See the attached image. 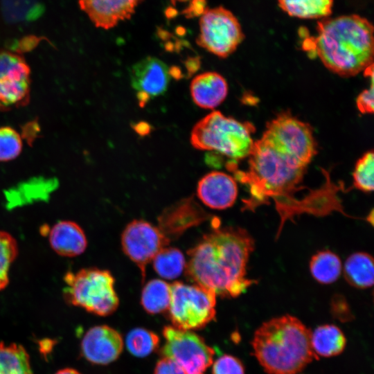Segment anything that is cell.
I'll return each instance as SVG.
<instances>
[{"mask_svg":"<svg viewBox=\"0 0 374 374\" xmlns=\"http://www.w3.org/2000/svg\"><path fill=\"white\" fill-rule=\"evenodd\" d=\"M310 270L317 281L321 284H330L339 277L341 262L339 256L331 251H321L312 257Z\"/></svg>","mask_w":374,"mask_h":374,"instance_id":"cell-23","label":"cell"},{"mask_svg":"<svg viewBox=\"0 0 374 374\" xmlns=\"http://www.w3.org/2000/svg\"><path fill=\"white\" fill-rule=\"evenodd\" d=\"M164 13L168 19H172L177 16L178 11L175 7L170 6L165 10Z\"/></svg>","mask_w":374,"mask_h":374,"instance_id":"cell-33","label":"cell"},{"mask_svg":"<svg viewBox=\"0 0 374 374\" xmlns=\"http://www.w3.org/2000/svg\"><path fill=\"white\" fill-rule=\"evenodd\" d=\"M30 70L19 54L0 50V109L25 105L29 100Z\"/></svg>","mask_w":374,"mask_h":374,"instance_id":"cell-11","label":"cell"},{"mask_svg":"<svg viewBox=\"0 0 374 374\" xmlns=\"http://www.w3.org/2000/svg\"><path fill=\"white\" fill-rule=\"evenodd\" d=\"M302 46L342 77L355 75L373 64V27L357 15L323 19L317 22V35H307Z\"/></svg>","mask_w":374,"mask_h":374,"instance_id":"cell-3","label":"cell"},{"mask_svg":"<svg viewBox=\"0 0 374 374\" xmlns=\"http://www.w3.org/2000/svg\"><path fill=\"white\" fill-rule=\"evenodd\" d=\"M280 8L292 17L317 19L329 16L333 0H278Z\"/></svg>","mask_w":374,"mask_h":374,"instance_id":"cell-20","label":"cell"},{"mask_svg":"<svg viewBox=\"0 0 374 374\" xmlns=\"http://www.w3.org/2000/svg\"><path fill=\"white\" fill-rule=\"evenodd\" d=\"M373 151L366 152L357 161L353 173V186L357 189L369 193L373 190Z\"/></svg>","mask_w":374,"mask_h":374,"instance_id":"cell-27","label":"cell"},{"mask_svg":"<svg viewBox=\"0 0 374 374\" xmlns=\"http://www.w3.org/2000/svg\"><path fill=\"white\" fill-rule=\"evenodd\" d=\"M199 25L197 44L219 57L232 54L244 37L236 17L222 6L208 8Z\"/></svg>","mask_w":374,"mask_h":374,"instance_id":"cell-8","label":"cell"},{"mask_svg":"<svg viewBox=\"0 0 374 374\" xmlns=\"http://www.w3.org/2000/svg\"><path fill=\"white\" fill-rule=\"evenodd\" d=\"M159 337L154 332L137 328L128 332L125 345L129 352L137 357H145L159 346Z\"/></svg>","mask_w":374,"mask_h":374,"instance_id":"cell-25","label":"cell"},{"mask_svg":"<svg viewBox=\"0 0 374 374\" xmlns=\"http://www.w3.org/2000/svg\"><path fill=\"white\" fill-rule=\"evenodd\" d=\"M311 332L293 316L274 318L256 331L253 355L269 374H297L317 357L312 348Z\"/></svg>","mask_w":374,"mask_h":374,"instance_id":"cell-4","label":"cell"},{"mask_svg":"<svg viewBox=\"0 0 374 374\" xmlns=\"http://www.w3.org/2000/svg\"><path fill=\"white\" fill-rule=\"evenodd\" d=\"M163 335L162 355L176 362L184 374H204L213 364V348L193 331L168 326L163 328Z\"/></svg>","mask_w":374,"mask_h":374,"instance_id":"cell-9","label":"cell"},{"mask_svg":"<svg viewBox=\"0 0 374 374\" xmlns=\"http://www.w3.org/2000/svg\"><path fill=\"white\" fill-rule=\"evenodd\" d=\"M188 1H189V0H170V2L175 6L177 2L184 3V2H186Z\"/></svg>","mask_w":374,"mask_h":374,"instance_id":"cell-35","label":"cell"},{"mask_svg":"<svg viewBox=\"0 0 374 374\" xmlns=\"http://www.w3.org/2000/svg\"><path fill=\"white\" fill-rule=\"evenodd\" d=\"M246 171L233 170L235 177L249 189L244 208L253 211L274 201L280 215V233L284 222L303 213L317 215L308 203L296 197L310 163L277 140L262 134L254 141Z\"/></svg>","mask_w":374,"mask_h":374,"instance_id":"cell-1","label":"cell"},{"mask_svg":"<svg viewBox=\"0 0 374 374\" xmlns=\"http://www.w3.org/2000/svg\"><path fill=\"white\" fill-rule=\"evenodd\" d=\"M55 374H81L77 370L71 368H66L58 371Z\"/></svg>","mask_w":374,"mask_h":374,"instance_id":"cell-34","label":"cell"},{"mask_svg":"<svg viewBox=\"0 0 374 374\" xmlns=\"http://www.w3.org/2000/svg\"><path fill=\"white\" fill-rule=\"evenodd\" d=\"M346 280L352 286L365 289L373 285V257L365 252H356L346 259L344 266Z\"/></svg>","mask_w":374,"mask_h":374,"instance_id":"cell-18","label":"cell"},{"mask_svg":"<svg viewBox=\"0 0 374 374\" xmlns=\"http://www.w3.org/2000/svg\"><path fill=\"white\" fill-rule=\"evenodd\" d=\"M16 240L9 233L0 231V290L9 283V270L18 254Z\"/></svg>","mask_w":374,"mask_h":374,"instance_id":"cell-26","label":"cell"},{"mask_svg":"<svg viewBox=\"0 0 374 374\" xmlns=\"http://www.w3.org/2000/svg\"><path fill=\"white\" fill-rule=\"evenodd\" d=\"M123 339L115 329L106 326L91 328L81 341V351L89 362L105 365L115 361L122 353Z\"/></svg>","mask_w":374,"mask_h":374,"instance_id":"cell-13","label":"cell"},{"mask_svg":"<svg viewBox=\"0 0 374 374\" xmlns=\"http://www.w3.org/2000/svg\"><path fill=\"white\" fill-rule=\"evenodd\" d=\"M254 240L240 227L213 226L188 252L186 276L221 297H236L256 281L247 278Z\"/></svg>","mask_w":374,"mask_h":374,"instance_id":"cell-2","label":"cell"},{"mask_svg":"<svg viewBox=\"0 0 374 374\" xmlns=\"http://www.w3.org/2000/svg\"><path fill=\"white\" fill-rule=\"evenodd\" d=\"M64 282L63 296L69 305L99 316H108L118 307L115 279L108 270L90 267L69 271Z\"/></svg>","mask_w":374,"mask_h":374,"instance_id":"cell-6","label":"cell"},{"mask_svg":"<svg viewBox=\"0 0 374 374\" xmlns=\"http://www.w3.org/2000/svg\"><path fill=\"white\" fill-rule=\"evenodd\" d=\"M0 374H33L29 355L21 345L0 342Z\"/></svg>","mask_w":374,"mask_h":374,"instance_id":"cell-22","label":"cell"},{"mask_svg":"<svg viewBox=\"0 0 374 374\" xmlns=\"http://www.w3.org/2000/svg\"><path fill=\"white\" fill-rule=\"evenodd\" d=\"M19 134L8 126L0 127V161H9L17 158L22 150Z\"/></svg>","mask_w":374,"mask_h":374,"instance_id":"cell-28","label":"cell"},{"mask_svg":"<svg viewBox=\"0 0 374 374\" xmlns=\"http://www.w3.org/2000/svg\"><path fill=\"white\" fill-rule=\"evenodd\" d=\"M197 195L208 207L223 210L235 203L238 186L235 179L220 171H212L198 181Z\"/></svg>","mask_w":374,"mask_h":374,"instance_id":"cell-15","label":"cell"},{"mask_svg":"<svg viewBox=\"0 0 374 374\" xmlns=\"http://www.w3.org/2000/svg\"><path fill=\"white\" fill-rule=\"evenodd\" d=\"M213 364V374H244L242 362L229 355L219 357Z\"/></svg>","mask_w":374,"mask_h":374,"instance_id":"cell-29","label":"cell"},{"mask_svg":"<svg viewBox=\"0 0 374 374\" xmlns=\"http://www.w3.org/2000/svg\"><path fill=\"white\" fill-rule=\"evenodd\" d=\"M254 126L213 111L199 121L190 134L192 146L199 150L213 151L232 159L248 157L253 145Z\"/></svg>","mask_w":374,"mask_h":374,"instance_id":"cell-5","label":"cell"},{"mask_svg":"<svg viewBox=\"0 0 374 374\" xmlns=\"http://www.w3.org/2000/svg\"><path fill=\"white\" fill-rule=\"evenodd\" d=\"M154 374H184V373L172 359L163 356L157 363Z\"/></svg>","mask_w":374,"mask_h":374,"instance_id":"cell-31","label":"cell"},{"mask_svg":"<svg viewBox=\"0 0 374 374\" xmlns=\"http://www.w3.org/2000/svg\"><path fill=\"white\" fill-rule=\"evenodd\" d=\"M152 263L155 271L167 280L179 276L186 265L185 257L179 249L167 246L157 253Z\"/></svg>","mask_w":374,"mask_h":374,"instance_id":"cell-24","label":"cell"},{"mask_svg":"<svg viewBox=\"0 0 374 374\" xmlns=\"http://www.w3.org/2000/svg\"><path fill=\"white\" fill-rule=\"evenodd\" d=\"M170 299V285L161 279H152L143 288L141 302L148 313L154 314L168 311Z\"/></svg>","mask_w":374,"mask_h":374,"instance_id":"cell-21","label":"cell"},{"mask_svg":"<svg viewBox=\"0 0 374 374\" xmlns=\"http://www.w3.org/2000/svg\"><path fill=\"white\" fill-rule=\"evenodd\" d=\"M170 70L162 60L148 56L135 63L130 70V82L139 106L166 93L170 81Z\"/></svg>","mask_w":374,"mask_h":374,"instance_id":"cell-12","label":"cell"},{"mask_svg":"<svg viewBox=\"0 0 374 374\" xmlns=\"http://www.w3.org/2000/svg\"><path fill=\"white\" fill-rule=\"evenodd\" d=\"M169 242L159 228L144 220H132L121 235L123 251L141 270L143 281L146 265Z\"/></svg>","mask_w":374,"mask_h":374,"instance_id":"cell-10","label":"cell"},{"mask_svg":"<svg viewBox=\"0 0 374 374\" xmlns=\"http://www.w3.org/2000/svg\"><path fill=\"white\" fill-rule=\"evenodd\" d=\"M346 343L344 333L335 325H322L311 332V346L317 356L337 355L344 350Z\"/></svg>","mask_w":374,"mask_h":374,"instance_id":"cell-19","label":"cell"},{"mask_svg":"<svg viewBox=\"0 0 374 374\" xmlns=\"http://www.w3.org/2000/svg\"><path fill=\"white\" fill-rule=\"evenodd\" d=\"M168 311L173 326L184 330L202 328L215 318L216 295L208 289L175 281L170 285Z\"/></svg>","mask_w":374,"mask_h":374,"instance_id":"cell-7","label":"cell"},{"mask_svg":"<svg viewBox=\"0 0 374 374\" xmlns=\"http://www.w3.org/2000/svg\"><path fill=\"white\" fill-rule=\"evenodd\" d=\"M373 80L369 89L364 90L357 98L356 104L362 114H373L374 108Z\"/></svg>","mask_w":374,"mask_h":374,"instance_id":"cell-30","label":"cell"},{"mask_svg":"<svg viewBox=\"0 0 374 374\" xmlns=\"http://www.w3.org/2000/svg\"><path fill=\"white\" fill-rule=\"evenodd\" d=\"M207 8L206 0H190L188 6L181 13L186 19H192L201 17Z\"/></svg>","mask_w":374,"mask_h":374,"instance_id":"cell-32","label":"cell"},{"mask_svg":"<svg viewBox=\"0 0 374 374\" xmlns=\"http://www.w3.org/2000/svg\"><path fill=\"white\" fill-rule=\"evenodd\" d=\"M190 91L193 101L197 106L213 109L225 100L228 93V84L220 73L206 71L192 80Z\"/></svg>","mask_w":374,"mask_h":374,"instance_id":"cell-16","label":"cell"},{"mask_svg":"<svg viewBox=\"0 0 374 374\" xmlns=\"http://www.w3.org/2000/svg\"><path fill=\"white\" fill-rule=\"evenodd\" d=\"M48 241L52 249L64 257L82 254L87 246L83 229L75 222L59 221L48 230Z\"/></svg>","mask_w":374,"mask_h":374,"instance_id":"cell-17","label":"cell"},{"mask_svg":"<svg viewBox=\"0 0 374 374\" xmlns=\"http://www.w3.org/2000/svg\"><path fill=\"white\" fill-rule=\"evenodd\" d=\"M143 0H79L80 8L97 28L109 30L130 19Z\"/></svg>","mask_w":374,"mask_h":374,"instance_id":"cell-14","label":"cell"}]
</instances>
